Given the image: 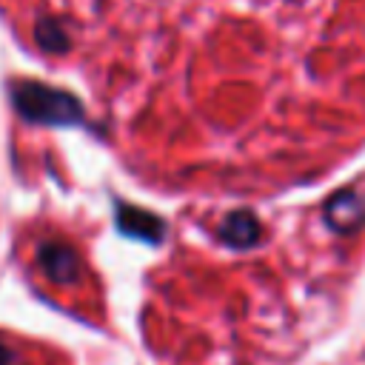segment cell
<instances>
[{
    "label": "cell",
    "mask_w": 365,
    "mask_h": 365,
    "mask_svg": "<svg viewBox=\"0 0 365 365\" xmlns=\"http://www.w3.org/2000/svg\"><path fill=\"white\" fill-rule=\"evenodd\" d=\"M14 103L20 114L37 123H77L83 117V108L74 97L54 91V88L34 86V83H23L14 91Z\"/></svg>",
    "instance_id": "6da1fadb"
},
{
    "label": "cell",
    "mask_w": 365,
    "mask_h": 365,
    "mask_svg": "<svg viewBox=\"0 0 365 365\" xmlns=\"http://www.w3.org/2000/svg\"><path fill=\"white\" fill-rule=\"evenodd\" d=\"M37 262L46 271V277L54 279V282L68 285V282H74L80 277V257L74 254V248H68L63 242H46V245H40Z\"/></svg>",
    "instance_id": "7a4b0ae2"
},
{
    "label": "cell",
    "mask_w": 365,
    "mask_h": 365,
    "mask_svg": "<svg viewBox=\"0 0 365 365\" xmlns=\"http://www.w3.org/2000/svg\"><path fill=\"white\" fill-rule=\"evenodd\" d=\"M325 217L336 231H354L365 220V200L354 188H345V191H339L336 197L328 200Z\"/></svg>",
    "instance_id": "3957f363"
},
{
    "label": "cell",
    "mask_w": 365,
    "mask_h": 365,
    "mask_svg": "<svg viewBox=\"0 0 365 365\" xmlns=\"http://www.w3.org/2000/svg\"><path fill=\"white\" fill-rule=\"evenodd\" d=\"M117 222H120V228H123L125 234L140 237V240H145V242H157V240L163 237V222H160L154 214H148V211H137V208L120 205Z\"/></svg>",
    "instance_id": "277c9868"
},
{
    "label": "cell",
    "mask_w": 365,
    "mask_h": 365,
    "mask_svg": "<svg viewBox=\"0 0 365 365\" xmlns=\"http://www.w3.org/2000/svg\"><path fill=\"white\" fill-rule=\"evenodd\" d=\"M220 237H222L228 245H234V248H248V245H254V242L259 240V222H257V217L248 214V211H234V214L222 222Z\"/></svg>",
    "instance_id": "5b68a950"
},
{
    "label": "cell",
    "mask_w": 365,
    "mask_h": 365,
    "mask_svg": "<svg viewBox=\"0 0 365 365\" xmlns=\"http://www.w3.org/2000/svg\"><path fill=\"white\" fill-rule=\"evenodd\" d=\"M0 365H14V354H11V348H6L3 342H0Z\"/></svg>",
    "instance_id": "8992f818"
}]
</instances>
